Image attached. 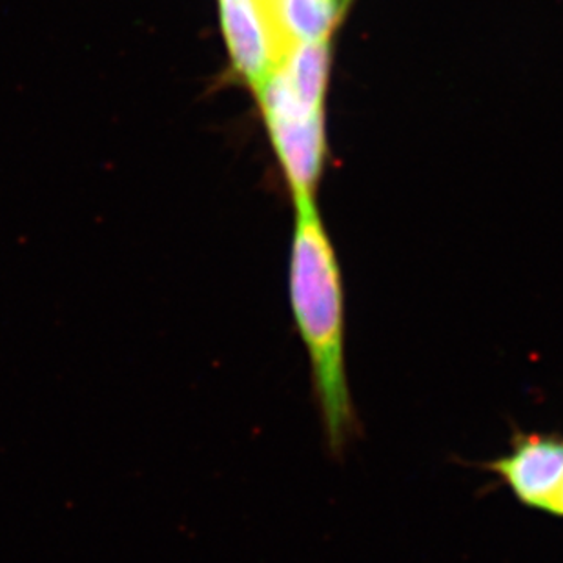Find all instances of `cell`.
I'll return each instance as SVG.
<instances>
[{
  "instance_id": "obj_1",
  "label": "cell",
  "mask_w": 563,
  "mask_h": 563,
  "mask_svg": "<svg viewBox=\"0 0 563 563\" xmlns=\"http://www.w3.org/2000/svg\"><path fill=\"white\" fill-rule=\"evenodd\" d=\"M288 263L294 323L309 356L324 440L334 456L360 434L346 371L345 285L316 199H299Z\"/></svg>"
},
{
  "instance_id": "obj_3",
  "label": "cell",
  "mask_w": 563,
  "mask_h": 563,
  "mask_svg": "<svg viewBox=\"0 0 563 563\" xmlns=\"http://www.w3.org/2000/svg\"><path fill=\"white\" fill-rule=\"evenodd\" d=\"M219 16L232 69L257 93L288 54L266 0H219Z\"/></svg>"
},
{
  "instance_id": "obj_7",
  "label": "cell",
  "mask_w": 563,
  "mask_h": 563,
  "mask_svg": "<svg viewBox=\"0 0 563 563\" xmlns=\"http://www.w3.org/2000/svg\"><path fill=\"white\" fill-rule=\"evenodd\" d=\"M352 4V0H341V8H343V13L349 10V5Z\"/></svg>"
},
{
  "instance_id": "obj_5",
  "label": "cell",
  "mask_w": 563,
  "mask_h": 563,
  "mask_svg": "<svg viewBox=\"0 0 563 563\" xmlns=\"http://www.w3.org/2000/svg\"><path fill=\"white\" fill-rule=\"evenodd\" d=\"M330 43L321 38L290 49L271 80L285 96L307 112L324 110V96L330 79Z\"/></svg>"
},
{
  "instance_id": "obj_4",
  "label": "cell",
  "mask_w": 563,
  "mask_h": 563,
  "mask_svg": "<svg viewBox=\"0 0 563 563\" xmlns=\"http://www.w3.org/2000/svg\"><path fill=\"white\" fill-rule=\"evenodd\" d=\"M260 102L294 201L316 199L327 157L324 112H303L279 102Z\"/></svg>"
},
{
  "instance_id": "obj_6",
  "label": "cell",
  "mask_w": 563,
  "mask_h": 563,
  "mask_svg": "<svg viewBox=\"0 0 563 563\" xmlns=\"http://www.w3.org/2000/svg\"><path fill=\"white\" fill-rule=\"evenodd\" d=\"M266 5L288 52L299 44L332 38L345 15L341 0H266Z\"/></svg>"
},
{
  "instance_id": "obj_2",
  "label": "cell",
  "mask_w": 563,
  "mask_h": 563,
  "mask_svg": "<svg viewBox=\"0 0 563 563\" xmlns=\"http://www.w3.org/2000/svg\"><path fill=\"white\" fill-rule=\"evenodd\" d=\"M527 509L563 516V437L518 432L504 456L482 465Z\"/></svg>"
}]
</instances>
